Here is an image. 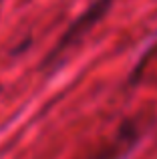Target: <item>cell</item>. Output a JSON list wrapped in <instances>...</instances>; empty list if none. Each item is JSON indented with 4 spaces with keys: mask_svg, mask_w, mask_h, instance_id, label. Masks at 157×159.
I'll return each mask as SVG.
<instances>
[{
    "mask_svg": "<svg viewBox=\"0 0 157 159\" xmlns=\"http://www.w3.org/2000/svg\"><path fill=\"white\" fill-rule=\"evenodd\" d=\"M111 4H113V0H93L91 6L87 8L85 12H81V14L69 24V28L63 32L59 43L48 51V54L43 61V69H51V66L55 65V61H59V58L69 51V47H73L77 40H81L83 36L105 16V12L111 8Z\"/></svg>",
    "mask_w": 157,
    "mask_h": 159,
    "instance_id": "6da1fadb",
    "label": "cell"
},
{
    "mask_svg": "<svg viewBox=\"0 0 157 159\" xmlns=\"http://www.w3.org/2000/svg\"><path fill=\"white\" fill-rule=\"evenodd\" d=\"M151 58H157V44H153L151 48H147V52L143 54L141 58H139V62L135 65V69H133V73H131V77H129V85H133L135 81L139 79V75L143 73V69H145V65L151 61Z\"/></svg>",
    "mask_w": 157,
    "mask_h": 159,
    "instance_id": "7a4b0ae2",
    "label": "cell"
}]
</instances>
